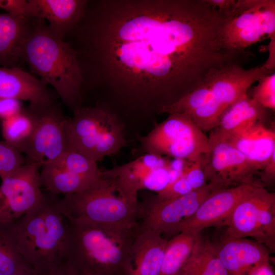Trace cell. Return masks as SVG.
<instances>
[{"mask_svg": "<svg viewBox=\"0 0 275 275\" xmlns=\"http://www.w3.org/2000/svg\"><path fill=\"white\" fill-rule=\"evenodd\" d=\"M265 37L275 38V1L237 0L225 17L222 32L225 46L242 51Z\"/></svg>", "mask_w": 275, "mask_h": 275, "instance_id": "cell-9", "label": "cell"}, {"mask_svg": "<svg viewBox=\"0 0 275 275\" xmlns=\"http://www.w3.org/2000/svg\"><path fill=\"white\" fill-rule=\"evenodd\" d=\"M17 220L0 224V275H10L24 264L17 245Z\"/></svg>", "mask_w": 275, "mask_h": 275, "instance_id": "cell-28", "label": "cell"}, {"mask_svg": "<svg viewBox=\"0 0 275 275\" xmlns=\"http://www.w3.org/2000/svg\"><path fill=\"white\" fill-rule=\"evenodd\" d=\"M193 190L201 188L206 184L207 182L201 157L196 161L192 162L183 174Z\"/></svg>", "mask_w": 275, "mask_h": 275, "instance_id": "cell-34", "label": "cell"}, {"mask_svg": "<svg viewBox=\"0 0 275 275\" xmlns=\"http://www.w3.org/2000/svg\"><path fill=\"white\" fill-rule=\"evenodd\" d=\"M184 275H228L211 241L200 234Z\"/></svg>", "mask_w": 275, "mask_h": 275, "instance_id": "cell-26", "label": "cell"}, {"mask_svg": "<svg viewBox=\"0 0 275 275\" xmlns=\"http://www.w3.org/2000/svg\"><path fill=\"white\" fill-rule=\"evenodd\" d=\"M248 275H274V273L273 267L268 261L254 267Z\"/></svg>", "mask_w": 275, "mask_h": 275, "instance_id": "cell-39", "label": "cell"}, {"mask_svg": "<svg viewBox=\"0 0 275 275\" xmlns=\"http://www.w3.org/2000/svg\"><path fill=\"white\" fill-rule=\"evenodd\" d=\"M262 184L270 185L273 183L275 179V152H274L268 162L259 173Z\"/></svg>", "mask_w": 275, "mask_h": 275, "instance_id": "cell-37", "label": "cell"}, {"mask_svg": "<svg viewBox=\"0 0 275 275\" xmlns=\"http://www.w3.org/2000/svg\"><path fill=\"white\" fill-rule=\"evenodd\" d=\"M20 58L32 72L51 86L73 112L82 106L83 82L76 53L44 19L31 18Z\"/></svg>", "mask_w": 275, "mask_h": 275, "instance_id": "cell-2", "label": "cell"}, {"mask_svg": "<svg viewBox=\"0 0 275 275\" xmlns=\"http://www.w3.org/2000/svg\"><path fill=\"white\" fill-rule=\"evenodd\" d=\"M170 161L165 156L145 153L125 164L101 170L104 175L116 178L129 191L138 194L146 189L157 193L177 179Z\"/></svg>", "mask_w": 275, "mask_h": 275, "instance_id": "cell-14", "label": "cell"}, {"mask_svg": "<svg viewBox=\"0 0 275 275\" xmlns=\"http://www.w3.org/2000/svg\"><path fill=\"white\" fill-rule=\"evenodd\" d=\"M48 164L93 180L102 176V170L98 168L96 161L74 150L65 152L55 161Z\"/></svg>", "mask_w": 275, "mask_h": 275, "instance_id": "cell-29", "label": "cell"}, {"mask_svg": "<svg viewBox=\"0 0 275 275\" xmlns=\"http://www.w3.org/2000/svg\"><path fill=\"white\" fill-rule=\"evenodd\" d=\"M212 98V92L206 79L199 86L175 103L162 107L159 111V114L164 113L190 114L196 109L208 103Z\"/></svg>", "mask_w": 275, "mask_h": 275, "instance_id": "cell-30", "label": "cell"}, {"mask_svg": "<svg viewBox=\"0 0 275 275\" xmlns=\"http://www.w3.org/2000/svg\"><path fill=\"white\" fill-rule=\"evenodd\" d=\"M31 18L0 13V66L19 67L20 52Z\"/></svg>", "mask_w": 275, "mask_h": 275, "instance_id": "cell-22", "label": "cell"}, {"mask_svg": "<svg viewBox=\"0 0 275 275\" xmlns=\"http://www.w3.org/2000/svg\"><path fill=\"white\" fill-rule=\"evenodd\" d=\"M266 109L246 92L224 113L214 129L222 132H231L250 127L262 122Z\"/></svg>", "mask_w": 275, "mask_h": 275, "instance_id": "cell-23", "label": "cell"}, {"mask_svg": "<svg viewBox=\"0 0 275 275\" xmlns=\"http://www.w3.org/2000/svg\"><path fill=\"white\" fill-rule=\"evenodd\" d=\"M252 90V97L265 108L275 109V73L267 75L258 81Z\"/></svg>", "mask_w": 275, "mask_h": 275, "instance_id": "cell-32", "label": "cell"}, {"mask_svg": "<svg viewBox=\"0 0 275 275\" xmlns=\"http://www.w3.org/2000/svg\"><path fill=\"white\" fill-rule=\"evenodd\" d=\"M27 108L35 118V126L23 152L26 156V160L37 162L41 167L73 150L68 130L69 118L64 115L57 100L44 104H30Z\"/></svg>", "mask_w": 275, "mask_h": 275, "instance_id": "cell-10", "label": "cell"}, {"mask_svg": "<svg viewBox=\"0 0 275 275\" xmlns=\"http://www.w3.org/2000/svg\"><path fill=\"white\" fill-rule=\"evenodd\" d=\"M223 24L205 0L88 1L67 40L83 87L105 88L102 105L129 128L234 62Z\"/></svg>", "mask_w": 275, "mask_h": 275, "instance_id": "cell-1", "label": "cell"}, {"mask_svg": "<svg viewBox=\"0 0 275 275\" xmlns=\"http://www.w3.org/2000/svg\"><path fill=\"white\" fill-rule=\"evenodd\" d=\"M201 160L207 182L221 188L253 184L259 171L236 148L212 131Z\"/></svg>", "mask_w": 275, "mask_h": 275, "instance_id": "cell-12", "label": "cell"}, {"mask_svg": "<svg viewBox=\"0 0 275 275\" xmlns=\"http://www.w3.org/2000/svg\"><path fill=\"white\" fill-rule=\"evenodd\" d=\"M221 13L224 17L229 14L234 9L237 0H205Z\"/></svg>", "mask_w": 275, "mask_h": 275, "instance_id": "cell-38", "label": "cell"}, {"mask_svg": "<svg viewBox=\"0 0 275 275\" xmlns=\"http://www.w3.org/2000/svg\"><path fill=\"white\" fill-rule=\"evenodd\" d=\"M142 155L155 154L194 162L208 149V138L186 113H172L137 138Z\"/></svg>", "mask_w": 275, "mask_h": 275, "instance_id": "cell-7", "label": "cell"}, {"mask_svg": "<svg viewBox=\"0 0 275 275\" xmlns=\"http://www.w3.org/2000/svg\"><path fill=\"white\" fill-rule=\"evenodd\" d=\"M41 166L25 159L24 164L2 180L0 185V224L17 220L42 201L39 174Z\"/></svg>", "mask_w": 275, "mask_h": 275, "instance_id": "cell-13", "label": "cell"}, {"mask_svg": "<svg viewBox=\"0 0 275 275\" xmlns=\"http://www.w3.org/2000/svg\"><path fill=\"white\" fill-rule=\"evenodd\" d=\"M115 178L104 175L84 190L56 199L68 221H82L120 229L139 228L141 202Z\"/></svg>", "mask_w": 275, "mask_h": 275, "instance_id": "cell-4", "label": "cell"}, {"mask_svg": "<svg viewBox=\"0 0 275 275\" xmlns=\"http://www.w3.org/2000/svg\"><path fill=\"white\" fill-rule=\"evenodd\" d=\"M167 242L161 234L139 227L130 248L129 275H159Z\"/></svg>", "mask_w": 275, "mask_h": 275, "instance_id": "cell-21", "label": "cell"}, {"mask_svg": "<svg viewBox=\"0 0 275 275\" xmlns=\"http://www.w3.org/2000/svg\"><path fill=\"white\" fill-rule=\"evenodd\" d=\"M88 0H28L25 15L44 19L52 32L63 39L79 22Z\"/></svg>", "mask_w": 275, "mask_h": 275, "instance_id": "cell-19", "label": "cell"}, {"mask_svg": "<svg viewBox=\"0 0 275 275\" xmlns=\"http://www.w3.org/2000/svg\"><path fill=\"white\" fill-rule=\"evenodd\" d=\"M41 168L39 177L41 186L53 195L79 193L97 180L84 178L51 164L43 165Z\"/></svg>", "mask_w": 275, "mask_h": 275, "instance_id": "cell-25", "label": "cell"}, {"mask_svg": "<svg viewBox=\"0 0 275 275\" xmlns=\"http://www.w3.org/2000/svg\"><path fill=\"white\" fill-rule=\"evenodd\" d=\"M55 195L17 220V245L24 263L34 271L46 273L64 263L67 224L55 206Z\"/></svg>", "mask_w": 275, "mask_h": 275, "instance_id": "cell-5", "label": "cell"}, {"mask_svg": "<svg viewBox=\"0 0 275 275\" xmlns=\"http://www.w3.org/2000/svg\"><path fill=\"white\" fill-rule=\"evenodd\" d=\"M58 97L44 81L21 68L0 66V98L26 100L36 105L51 102Z\"/></svg>", "mask_w": 275, "mask_h": 275, "instance_id": "cell-20", "label": "cell"}, {"mask_svg": "<svg viewBox=\"0 0 275 275\" xmlns=\"http://www.w3.org/2000/svg\"><path fill=\"white\" fill-rule=\"evenodd\" d=\"M220 188L208 182L182 196L159 200L154 195L145 199L141 202L139 227L161 235L177 234L179 226L195 213L205 199Z\"/></svg>", "mask_w": 275, "mask_h": 275, "instance_id": "cell-11", "label": "cell"}, {"mask_svg": "<svg viewBox=\"0 0 275 275\" xmlns=\"http://www.w3.org/2000/svg\"><path fill=\"white\" fill-rule=\"evenodd\" d=\"M48 275H73L63 263L51 270Z\"/></svg>", "mask_w": 275, "mask_h": 275, "instance_id": "cell-40", "label": "cell"}, {"mask_svg": "<svg viewBox=\"0 0 275 275\" xmlns=\"http://www.w3.org/2000/svg\"><path fill=\"white\" fill-rule=\"evenodd\" d=\"M272 73L264 65L245 69L234 64L218 69L206 79L212 92V99L188 115L202 131L212 130L218 126L224 113L253 84Z\"/></svg>", "mask_w": 275, "mask_h": 275, "instance_id": "cell-8", "label": "cell"}, {"mask_svg": "<svg viewBox=\"0 0 275 275\" xmlns=\"http://www.w3.org/2000/svg\"><path fill=\"white\" fill-rule=\"evenodd\" d=\"M10 275H34V272L24 263Z\"/></svg>", "mask_w": 275, "mask_h": 275, "instance_id": "cell-41", "label": "cell"}, {"mask_svg": "<svg viewBox=\"0 0 275 275\" xmlns=\"http://www.w3.org/2000/svg\"><path fill=\"white\" fill-rule=\"evenodd\" d=\"M211 243L228 275H248L254 267L270 260L269 249L256 240L225 235Z\"/></svg>", "mask_w": 275, "mask_h": 275, "instance_id": "cell-16", "label": "cell"}, {"mask_svg": "<svg viewBox=\"0 0 275 275\" xmlns=\"http://www.w3.org/2000/svg\"><path fill=\"white\" fill-rule=\"evenodd\" d=\"M215 134L232 144L260 172L275 152V132L257 123L250 127L222 132L214 129Z\"/></svg>", "mask_w": 275, "mask_h": 275, "instance_id": "cell-18", "label": "cell"}, {"mask_svg": "<svg viewBox=\"0 0 275 275\" xmlns=\"http://www.w3.org/2000/svg\"><path fill=\"white\" fill-rule=\"evenodd\" d=\"M23 109L19 100L14 98H0V119L2 121L19 114Z\"/></svg>", "mask_w": 275, "mask_h": 275, "instance_id": "cell-35", "label": "cell"}, {"mask_svg": "<svg viewBox=\"0 0 275 275\" xmlns=\"http://www.w3.org/2000/svg\"><path fill=\"white\" fill-rule=\"evenodd\" d=\"M75 275H103V274L88 273V272H79V273H76Z\"/></svg>", "mask_w": 275, "mask_h": 275, "instance_id": "cell-42", "label": "cell"}, {"mask_svg": "<svg viewBox=\"0 0 275 275\" xmlns=\"http://www.w3.org/2000/svg\"><path fill=\"white\" fill-rule=\"evenodd\" d=\"M271 194L261 184L256 186L236 205L225 221V235L233 238L252 237L263 244L262 209Z\"/></svg>", "mask_w": 275, "mask_h": 275, "instance_id": "cell-17", "label": "cell"}, {"mask_svg": "<svg viewBox=\"0 0 275 275\" xmlns=\"http://www.w3.org/2000/svg\"><path fill=\"white\" fill-rule=\"evenodd\" d=\"M193 189L183 175L170 183L163 190L157 193L156 197L159 200L174 198L186 195Z\"/></svg>", "mask_w": 275, "mask_h": 275, "instance_id": "cell-33", "label": "cell"}, {"mask_svg": "<svg viewBox=\"0 0 275 275\" xmlns=\"http://www.w3.org/2000/svg\"><path fill=\"white\" fill-rule=\"evenodd\" d=\"M139 230L68 221L64 263L73 275H129L130 248Z\"/></svg>", "mask_w": 275, "mask_h": 275, "instance_id": "cell-3", "label": "cell"}, {"mask_svg": "<svg viewBox=\"0 0 275 275\" xmlns=\"http://www.w3.org/2000/svg\"><path fill=\"white\" fill-rule=\"evenodd\" d=\"M200 234L181 231L168 240L159 275H184Z\"/></svg>", "mask_w": 275, "mask_h": 275, "instance_id": "cell-24", "label": "cell"}, {"mask_svg": "<svg viewBox=\"0 0 275 275\" xmlns=\"http://www.w3.org/2000/svg\"><path fill=\"white\" fill-rule=\"evenodd\" d=\"M25 162V159L17 149L5 141H0V178L11 175Z\"/></svg>", "mask_w": 275, "mask_h": 275, "instance_id": "cell-31", "label": "cell"}, {"mask_svg": "<svg viewBox=\"0 0 275 275\" xmlns=\"http://www.w3.org/2000/svg\"><path fill=\"white\" fill-rule=\"evenodd\" d=\"M35 126V118L26 107L19 114L2 121V135L5 141L22 153L31 139Z\"/></svg>", "mask_w": 275, "mask_h": 275, "instance_id": "cell-27", "label": "cell"}, {"mask_svg": "<svg viewBox=\"0 0 275 275\" xmlns=\"http://www.w3.org/2000/svg\"><path fill=\"white\" fill-rule=\"evenodd\" d=\"M26 0H0V9L11 15L25 17Z\"/></svg>", "mask_w": 275, "mask_h": 275, "instance_id": "cell-36", "label": "cell"}, {"mask_svg": "<svg viewBox=\"0 0 275 275\" xmlns=\"http://www.w3.org/2000/svg\"><path fill=\"white\" fill-rule=\"evenodd\" d=\"M260 182L220 188L212 193L201 204L195 213L181 223V231L199 234L204 229L224 224L236 205Z\"/></svg>", "mask_w": 275, "mask_h": 275, "instance_id": "cell-15", "label": "cell"}, {"mask_svg": "<svg viewBox=\"0 0 275 275\" xmlns=\"http://www.w3.org/2000/svg\"><path fill=\"white\" fill-rule=\"evenodd\" d=\"M68 121L70 145L96 162L117 154L128 140L123 124L101 106H84L73 112Z\"/></svg>", "mask_w": 275, "mask_h": 275, "instance_id": "cell-6", "label": "cell"}]
</instances>
